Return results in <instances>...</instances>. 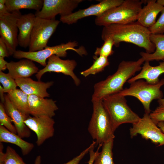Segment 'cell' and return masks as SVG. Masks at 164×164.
<instances>
[{"label":"cell","instance_id":"obj_1","mask_svg":"<svg viewBox=\"0 0 164 164\" xmlns=\"http://www.w3.org/2000/svg\"><path fill=\"white\" fill-rule=\"evenodd\" d=\"M151 33L149 29L137 21L125 24H112L104 26L101 38L104 41L111 38L115 46L125 42L134 44L144 48L148 53H152L155 50V44L150 40Z\"/></svg>","mask_w":164,"mask_h":164},{"label":"cell","instance_id":"obj_2","mask_svg":"<svg viewBox=\"0 0 164 164\" xmlns=\"http://www.w3.org/2000/svg\"><path fill=\"white\" fill-rule=\"evenodd\" d=\"M144 62L142 57L135 61H122L115 72L94 85L91 101L102 100L107 96L122 91L125 84L141 70Z\"/></svg>","mask_w":164,"mask_h":164},{"label":"cell","instance_id":"obj_3","mask_svg":"<svg viewBox=\"0 0 164 164\" xmlns=\"http://www.w3.org/2000/svg\"><path fill=\"white\" fill-rule=\"evenodd\" d=\"M93 111L88 130L97 145L114 140L115 136L112 123L102 100L91 101Z\"/></svg>","mask_w":164,"mask_h":164},{"label":"cell","instance_id":"obj_4","mask_svg":"<svg viewBox=\"0 0 164 164\" xmlns=\"http://www.w3.org/2000/svg\"><path fill=\"white\" fill-rule=\"evenodd\" d=\"M145 1L124 0L120 5L96 17L95 23L104 26L112 24H125L135 22Z\"/></svg>","mask_w":164,"mask_h":164},{"label":"cell","instance_id":"obj_5","mask_svg":"<svg viewBox=\"0 0 164 164\" xmlns=\"http://www.w3.org/2000/svg\"><path fill=\"white\" fill-rule=\"evenodd\" d=\"M102 101L114 131L121 124H133L141 118L128 105L125 97L114 94L105 97Z\"/></svg>","mask_w":164,"mask_h":164},{"label":"cell","instance_id":"obj_6","mask_svg":"<svg viewBox=\"0 0 164 164\" xmlns=\"http://www.w3.org/2000/svg\"><path fill=\"white\" fill-rule=\"evenodd\" d=\"M128 88L124 89L118 93L124 96H131L138 100L142 104L145 113L151 112L150 104L154 100L162 98L163 93L160 89L164 85V78L156 84H152L143 79L136 80L131 84Z\"/></svg>","mask_w":164,"mask_h":164},{"label":"cell","instance_id":"obj_7","mask_svg":"<svg viewBox=\"0 0 164 164\" xmlns=\"http://www.w3.org/2000/svg\"><path fill=\"white\" fill-rule=\"evenodd\" d=\"M78 46V43L76 41L69 42L54 46H47L43 50L34 52L17 50L12 56L16 59L25 58L30 60L45 67L47 64L46 60L50 56L55 55L60 57H65L67 54V51L68 50H73L81 56L87 55V53L85 47L81 46L78 48H75Z\"/></svg>","mask_w":164,"mask_h":164},{"label":"cell","instance_id":"obj_8","mask_svg":"<svg viewBox=\"0 0 164 164\" xmlns=\"http://www.w3.org/2000/svg\"><path fill=\"white\" fill-rule=\"evenodd\" d=\"M60 21L54 18L47 19L36 17L29 46V52L43 49Z\"/></svg>","mask_w":164,"mask_h":164},{"label":"cell","instance_id":"obj_9","mask_svg":"<svg viewBox=\"0 0 164 164\" xmlns=\"http://www.w3.org/2000/svg\"><path fill=\"white\" fill-rule=\"evenodd\" d=\"M21 15L19 11L0 16V38L6 44L10 56L17 50L18 45L17 22Z\"/></svg>","mask_w":164,"mask_h":164},{"label":"cell","instance_id":"obj_10","mask_svg":"<svg viewBox=\"0 0 164 164\" xmlns=\"http://www.w3.org/2000/svg\"><path fill=\"white\" fill-rule=\"evenodd\" d=\"M132 125L130 129L132 138L140 134L142 138L150 140L159 146L164 145V133L153 121L149 114L145 113L138 121Z\"/></svg>","mask_w":164,"mask_h":164},{"label":"cell","instance_id":"obj_11","mask_svg":"<svg viewBox=\"0 0 164 164\" xmlns=\"http://www.w3.org/2000/svg\"><path fill=\"white\" fill-rule=\"evenodd\" d=\"M83 1V0H43L40 10L36 11V17L51 19L55 18L58 14L60 16L68 15Z\"/></svg>","mask_w":164,"mask_h":164},{"label":"cell","instance_id":"obj_12","mask_svg":"<svg viewBox=\"0 0 164 164\" xmlns=\"http://www.w3.org/2000/svg\"><path fill=\"white\" fill-rule=\"evenodd\" d=\"M124 0H103L86 9H79L67 15L60 16V21L68 25L76 23L84 18L100 16L108 10L121 4Z\"/></svg>","mask_w":164,"mask_h":164},{"label":"cell","instance_id":"obj_13","mask_svg":"<svg viewBox=\"0 0 164 164\" xmlns=\"http://www.w3.org/2000/svg\"><path fill=\"white\" fill-rule=\"evenodd\" d=\"M48 60L46 66L43 69L39 70L36 75L38 81H40L42 76L45 73L54 72L61 73L70 76L77 86L80 84V80L73 72L77 65V63L75 60H63L55 55H52Z\"/></svg>","mask_w":164,"mask_h":164},{"label":"cell","instance_id":"obj_14","mask_svg":"<svg viewBox=\"0 0 164 164\" xmlns=\"http://www.w3.org/2000/svg\"><path fill=\"white\" fill-rule=\"evenodd\" d=\"M29 128L36 134L37 146H40L54 134V127L55 122L54 119L49 116L28 117L24 121Z\"/></svg>","mask_w":164,"mask_h":164},{"label":"cell","instance_id":"obj_15","mask_svg":"<svg viewBox=\"0 0 164 164\" xmlns=\"http://www.w3.org/2000/svg\"><path fill=\"white\" fill-rule=\"evenodd\" d=\"M28 99L29 114L33 116H46L52 118L58 109L56 101L51 99L31 95H28Z\"/></svg>","mask_w":164,"mask_h":164},{"label":"cell","instance_id":"obj_16","mask_svg":"<svg viewBox=\"0 0 164 164\" xmlns=\"http://www.w3.org/2000/svg\"><path fill=\"white\" fill-rule=\"evenodd\" d=\"M5 97L4 104L5 110L14 124L17 134L22 138L29 137L31 136V131L24 122L29 115L24 114L17 109L12 104L7 94L5 95Z\"/></svg>","mask_w":164,"mask_h":164},{"label":"cell","instance_id":"obj_17","mask_svg":"<svg viewBox=\"0 0 164 164\" xmlns=\"http://www.w3.org/2000/svg\"><path fill=\"white\" fill-rule=\"evenodd\" d=\"M7 69L8 73L15 80L29 78L39 70L33 61L25 58L8 62Z\"/></svg>","mask_w":164,"mask_h":164},{"label":"cell","instance_id":"obj_18","mask_svg":"<svg viewBox=\"0 0 164 164\" xmlns=\"http://www.w3.org/2000/svg\"><path fill=\"white\" fill-rule=\"evenodd\" d=\"M36 17L35 14L30 13L21 15L18 19V43L20 47L24 48L29 47Z\"/></svg>","mask_w":164,"mask_h":164},{"label":"cell","instance_id":"obj_19","mask_svg":"<svg viewBox=\"0 0 164 164\" xmlns=\"http://www.w3.org/2000/svg\"><path fill=\"white\" fill-rule=\"evenodd\" d=\"M20 89L28 95H33L42 97H49L47 90L53 84V81L42 82L35 81L30 78L15 80Z\"/></svg>","mask_w":164,"mask_h":164},{"label":"cell","instance_id":"obj_20","mask_svg":"<svg viewBox=\"0 0 164 164\" xmlns=\"http://www.w3.org/2000/svg\"><path fill=\"white\" fill-rule=\"evenodd\" d=\"M146 5L139 12L137 22L142 26L149 29L156 22L159 13L164 7L155 0L146 1Z\"/></svg>","mask_w":164,"mask_h":164},{"label":"cell","instance_id":"obj_21","mask_svg":"<svg viewBox=\"0 0 164 164\" xmlns=\"http://www.w3.org/2000/svg\"><path fill=\"white\" fill-rule=\"evenodd\" d=\"M164 73V59L159 64L155 66H151L149 61H145L140 72L130 79L128 82L129 84L138 80H145L149 83L156 84L160 81L159 76Z\"/></svg>","mask_w":164,"mask_h":164},{"label":"cell","instance_id":"obj_22","mask_svg":"<svg viewBox=\"0 0 164 164\" xmlns=\"http://www.w3.org/2000/svg\"><path fill=\"white\" fill-rule=\"evenodd\" d=\"M0 142L13 144L19 147L22 154H28L34 148V145L26 141L17 134L12 133L2 125H0Z\"/></svg>","mask_w":164,"mask_h":164},{"label":"cell","instance_id":"obj_23","mask_svg":"<svg viewBox=\"0 0 164 164\" xmlns=\"http://www.w3.org/2000/svg\"><path fill=\"white\" fill-rule=\"evenodd\" d=\"M150 39L155 46V50L151 53L140 52L141 57L145 61L163 60L164 59V34H151Z\"/></svg>","mask_w":164,"mask_h":164},{"label":"cell","instance_id":"obj_24","mask_svg":"<svg viewBox=\"0 0 164 164\" xmlns=\"http://www.w3.org/2000/svg\"><path fill=\"white\" fill-rule=\"evenodd\" d=\"M43 0H6L5 5L9 13L23 9L39 11L42 9Z\"/></svg>","mask_w":164,"mask_h":164},{"label":"cell","instance_id":"obj_25","mask_svg":"<svg viewBox=\"0 0 164 164\" xmlns=\"http://www.w3.org/2000/svg\"><path fill=\"white\" fill-rule=\"evenodd\" d=\"M7 96L14 106L24 114H30L28 95L20 89H16L7 93Z\"/></svg>","mask_w":164,"mask_h":164},{"label":"cell","instance_id":"obj_26","mask_svg":"<svg viewBox=\"0 0 164 164\" xmlns=\"http://www.w3.org/2000/svg\"><path fill=\"white\" fill-rule=\"evenodd\" d=\"M114 140L104 143L102 150L99 152L93 164H114L112 149Z\"/></svg>","mask_w":164,"mask_h":164},{"label":"cell","instance_id":"obj_27","mask_svg":"<svg viewBox=\"0 0 164 164\" xmlns=\"http://www.w3.org/2000/svg\"><path fill=\"white\" fill-rule=\"evenodd\" d=\"M93 58L94 60L93 64L88 69L80 72L81 74L85 77L91 74L95 75L103 71L109 64L108 58L94 55Z\"/></svg>","mask_w":164,"mask_h":164},{"label":"cell","instance_id":"obj_28","mask_svg":"<svg viewBox=\"0 0 164 164\" xmlns=\"http://www.w3.org/2000/svg\"><path fill=\"white\" fill-rule=\"evenodd\" d=\"M104 41V42L101 47L96 48L94 54L96 56H103L108 58L114 53L112 50L114 42L110 38H107Z\"/></svg>","mask_w":164,"mask_h":164},{"label":"cell","instance_id":"obj_29","mask_svg":"<svg viewBox=\"0 0 164 164\" xmlns=\"http://www.w3.org/2000/svg\"><path fill=\"white\" fill-rule=\"evenodd\" d=\"M0 82L3 86L4 93H9L17 89L18 86L15 80L8 73L0 71Z\"/></svg>","mask_w":164,"mask_h":164},{"label":"cell","instance_id":"obj_30","mask_svg":"<svg viewBox=\"0 0 164 164\" xmlns=\"http://www.w3.org/2000/svg\"><path fill=\"white\" fill-rule=\"evenodd\" d=\"M11 118L7 113L4 104L0 103V125L5 127L11 132L17 134L15 126L12 124Z\"/></svg>","mask_w":164,"mask_h":164},{"label":"cell","instance_id":"obj_31","mask_svg":"<svg viewBox=\"0 0 164 164\" xmlns=\"http://www.w3.org/2000/svg\"><path fill=\"white\" fill-rule=\"evenodd\" d=\"M4 164H27L17 153L15 150L10 146H8L5 152Z\"/></svg>","mask_w":164,"mask_h":164},{"label":"cell","instance_id":"obj_32","mask_svg":"<svg viewBox=\"0 0 164 164\" xmlns=\"http://www.w3.org/2000/svg\"><path fill=\"white\" fill-rule=\"evenodd\" d=\"M157 20L149 29L152 34H164V7Z\"/></svg>","mask_w":164,"mask_h":164},{"label":"cell","instance_id":"obj_33","mask_svg":"<svg viewBox=\"0 0 164 164\" xmlns=\"http://www.w3.org/2000/svg\"><path fill=\"white\" fill-rule=\"evenodd\" d=\"M149 115L157 125L159 122H164V106L159 105L154 111L151 112Z\"/></svg>","mask_w":164,"mask_h":164},{"label":"cell","instance_id":"obj_34","mask_svg":"<svg viewBox=\"0 0 164 164\" xmlns=\"http://www.w3.org/2000/svg\"><path fill=\"white\" fill-rule=\"evenodd\" d=\"M95 144H96V142L94 141H93L92 143L88 148L81 152L79 155L63 164H80L81 160L85 155L89 152L92 146Z\"/></svg>","mask_w":164,"mask_h":164},{"label":"cell","instance_id":"obj_35","mask_svg":"<svg viewBox=\"0 0 164 164\" xmlns=\"http://www.w3.org/2000/svg\"><path fill=\"white\" fill-rule=\"evenodd\" d=\"M95 145L96 144L94 145L89 151L90 157L89 160L87 162L88 164H93L95 159L99 152V149L102 145V144H99L97 150L94 151V149Z\"/></svg>","mask_w":164,"mask_h":164},{"label":"cell","instance_id":"obj_36","mask_svg":"<svg viewBox=\"0 0 164 164\" xmlns=\"http://www.w3.org/2000/svg\"><path fill=\"white\" fill-rule=\"evenodd\" d=\"M10 56L7 47L3 40L0 38V56L8 57Z\"/></svg>","mask_w":164,"mask_h":164},{"label":"cell","instance_id":"obj_37","mask_svg":"<svg viewBox=\"0 0 164 164\" xmlns=\"http://www.w3.org/2000/svg\"><path fill=\"white\" fill-rule=\"evenodd\" d=\"M4 146L2 142H0V164H4L5 152H3Z\"/></svg>","mask_w":164,"mask_h":164},{"label":"cell","instance_id":"obj_38","mask_svg":"<svg viewBox=\"0 0 164 164\" xmlns=\"http://www.w3.org/2000/svg\"><path fill=\"white\" fill-rule=\"evenodd\" d=\"M8 62L5 61L4 58L0 56V71H3L7 69Z\"/></svg>","mask_w":164,"mask_h":164},{"label":"cell","instance_id":"obj_39","mask_svg":"<svg viewBox=\"0 0 164 164\" xmlns=\"http://www.w3.org/2000/svg\"><path fill=\"white\" fill-rule=\"evenodd\" d=\"M7 7L5 4L0 3V16L8 14Z\"/></svg>","mask_w":164,"mask_h":164},{"label":"cell","instance_id":"obj_40","mask_svg":"<svg viewBox=\"0 0 164 164\" xmlns=\"http://www.w3.org/2000/svg\"><path fill=\"white\" fill-rule=\"evenodd\" d=\"M4 91L3 87L0 85V97L1 103L4 104L5 101V97L4 95Z\"/></svg>","mask_w":164,"mask_h":164},{"label":"cell","instance_id":"obj_41","mask_svg":"<svg viewBox=\"0 0 164 164\" xmlns=\"http://www.w3.org/2000/svg\"><path fill=\"white\" fill-rule=\"evenodd\" d=\"M157 126L160 128L162 132L164 133V122L160 121L157 124Z\"/></svg>","mask_w":164,"mask_h":164},{"label":"cell","instance_id":"obj_42","mask_svg":"<svg viewBox=\"0 0 164 164\" xmlns=\"http://www.w3.org/2000/svg\"><path fill=\"white\" fill-rule=\"evenodd\" d=\"M41 157L40 155L37 156L36 158L34 164H41Z\"/></svg>","mask_w":164,"mask_h":164},{"label":"cell","instance_id":"obj_43","mask_svg":"<svg viewBox=\"0 0 164 164\" xmlns=\"http://www.w3.org/2000/svg\"><path fill=\"white\" fill-rule=\"evenodd\" d=\"M159 105L164 106V98H162L158 100Z\"/></svg>","mask_w":164,"mask_h":164},{"label":"cell","instance_id":"obj_44","mask_svg":"<svg viewBox=\"0 0 164 164\" xmlns=\"http://www.w3.org/2000/svg\"><path fill=\"white\" fill-rule=\"evenodd\" d=\"M156 2L160 5L164 6V0H158Z\"/></svg>","mask_w":164,"mask_h":164},{"label":"cell","instance_id":"obj_45","mask_svg":"<svg viewBox=\"0 0 164 164\" xmlns=\"http://www.w3.org/2000/svg\"></svg>","mask_w":164,"mask_h":164},{"label":"cell","instance_id":"obj_46","mask_svg":"<svg viewBox=\"0 0 164 164\" xmlns=\"http://www.w3.org/2000/svg\"></svg>","mask_w":164,"mask_h":164}]
</instances>
